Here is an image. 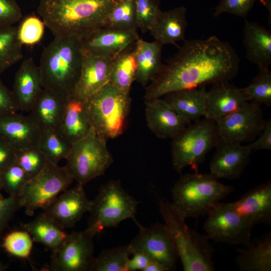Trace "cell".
I'll return each instance as SVG.
<instances>
[{"label":"cell","mask_w":271,"mask_h":271,"mask_svg":"<svg viewBox=\"0 0 271 271\" xmlns=\"http://www.w3.org/2000/svg\"><path fill=\"white\" fill-rule=\"evenodd\" d=\"M132 255V258H129L127 260L126 266V271H143L152 260L149 256L143 252H134Z\"/></svg>","instance_id":"681fc988"},{"label":"cell","mask_w":271,"mask_h":271,"mask_svg":"<svg viewBox=\"0 0 271 271\" xmlns=\"http://www.w3.org/2000/svg\"><path fill=\"white\" fill-rule=\"evenodd\" d=\"M119 0H39L37 13L55 36L79 39L102 27Z\"/></svg>","instance_id":"7a4b0ae2"},{"label":"cell","mask_w":271,"mask_h":271,"mask_svg":"<svg viewBox=\"0 0 271 271\" xmlns=\"http://www.w3.org/2000/svg\"><path fill=\"white\" fill-rule=\"evenodd\" d=\"M139 232L127 245L130 254L140 252L162 264L168 271L176 268L179 258L171 232L166 224L142 226L135 219Z\"/></svg>","instance_id":"7c38bea8"},{"label":"cell","mask_w":271,"mask_h":271,"mask_svg":"<svg viewBox=\"0 0 271 271\" xmlns=\"http://www.w3.org/2000/svg\"><path fill=\"white\" fill-rule=\"evenodd\" d=\"M8 268L7 265L0 261V271L6 270Z\"/></svg>","instance_id":"f5cc1de1"},{"label":"cell","mask_w":271,"mask_h":271,"mask_svg":"<svg viewBox=\"0 0 271 271\" xmlns=\"http://www.w3.org/2000/svg\"><path fill=\"white\" fill-rule=\"evenodd\" d=\"M2 189H3V188H2V184H1V180H0V191Z\"/></svg>","instance_id":"db71d44e"},{"label":"cell","mask_w":271,"mask_h":271,"mask_svg":"<svg viewBox=\"0 0 271 271\" xmlns=\"http://www.w3.org/2000/svg\"><path fill=\"white\" fill-rule=\"evenodd\" d=\"M48 161L38 147L17 151L16 163L31 178L38 174Z\"/></svg>","instance_id":"b9f144b4"},{"label":"cell","mask_w":271,"mask_h":271,"mask_svg":"<svg viewBox=\"0 0 271 271\" xmlns=\"http://www.w3.org/2000/svg\"><path fill=\"white\" fill-rule=\"evenodd\" d=\"M94 235L86 229L68 234L52 250L49 269L52 271H90L94 256Z\"/></svg>","instance_id":"4fadbf2b"},{"label":"cell","mask_w":271,"mask_h":271,"mask_svg":"<svg viewBox=\"0 0 271 271\" xmlns=\"http://www.w3.org/2000/svg\"><path fill=\"white\" fill-rule=\"evenodd\" d=\"M186 14L187 9L184 6L161 11L149 31L154 40L163 45H176L177 42L184 40L188 25Z\"/></svg>","instance_id":"f1b7e54d"},{"label":"cell","mask_w":271,"mask_h":271,"mask_svg":"<svg viewBox=\"0 0 271 271\" xmlns=\"http://www.w3.org/2000/svg\"><path fill=\"white\" fill-rule=\"evenodd\" d=\"M130 255L127 245L105 249L95 257L90 271H126Z\"/></svg>","instance_id":"d590c367"},{"label":"cell","mask_w":271,"mask_h":271,"mask_svg":"<svg viewBox=\"0 0 271 271\" xmlns=\"http://www.w3.org/2000/svg\"><path fill=\"white\" fill-rule=\"evenodd\" d=\"M22 17L21 9L16 0H0V27L14 25Z\"/></svg>","instance_id":"f6af8a7d"},{"label":"cell","mask_w":271,"mask_h":271,"mask_svg":"<svg viewBox=\"0 0 271 271\" xmlns=\"http://www.w3.org/2000/svg\"><path fill=\"white\" fill-rule=\"evenodd\" d=\"M159 210L170 229L185 271H214V249L206 236L190 228L171 202L161 201Z\"/></svg>","instance_id":"5b68a950"},{"label":"cell","mask_w":271,"mask_h":271,"mask_svg":"<svg viewBox=\"0 0 271 271\" xmlns=\"http://www.w3.org/2000/svg\"><path fill=\"white\" fill-rule=\"evenodd\" d=\"M240 250L236 262L241 271L271 270V234L268 233L256 243Z\"/></svg>","instance_id":"4dcf8cb0"},{"label":"cell","mask_w":271,"mask_h":271,"mask_svg":"<svg viewBox=\"0 0 271 271\" xmlns=\"http://www.w3.org/2000/svg\"><path fill=\"white\" fill-rule=\"evenodd\" d=\"M66 168L48 162L44 169L26 183L19 195L21 206L29 216L47 208L74 181Z\"/></svg>","instance_id":"30bf717a"},{"label":"cell","mask_w":271,"mask_h":271,"mask_svg":"<svg viewBox=\"0 0 271 271\" xmlns=\"http://www.w3.org/2000/svg\"><path fill=\"white\" fill-rule=\"evenodd\" d=\"M65 167L77 183L85 185L104 174L113 160L106 141L92 127L89 133L73 145Z\"/></svg>","instance_id":"9c48e42d"},{"label":"cell","mask_w":271,"mask_h":271,"mask_svg":"<svg viewBox=\"0 0 271 271\" xmlns=\"http://www.w3.org/2000/svg\"><path fill=\"white\" fill-rule=\"evenodd\" d=\"M239 64L232 46L216 36L185 40L145 87V101L175 91L228 82L236 76Z\"/></svg>","instance_id":"6da1fadb"},{"label":"cell","mask_w":271,"mask_h":271,"mask_svg":"<svg viewBox=\"0 0 271 271\" xmlns=\"http://www.w3.org/2000/svg\"><path fill=\"white\" fill-rule=\"evenodd\" d=\"M139 38L137 31L102 26L80 40L84 54L115 57L133 45Z\"/></svg>","instance_id":"e0dca14e"},{"label":"cell","mask_w":271,"mask_h":271,"mask_svg":"<svg viewBox=\"0 0 271 271\" xmlns=\"http://www.w3.org/2000/svg\"><path fill=\"white\" fill-rule=\"evenodd\" d=\"M2 247L10 254L19 258H25L30 255L33 239L26 231H14L4 238Z\"/></svg>","instance_id":"f35d334b"},{"label":"cell","mask_w":271,"mask_h":271,"mask_svg":"<svg viewBox=\"0 0 271 271\" xmlns=\"http://www.w3.org/2000/svg\"><path fill=\"white\" fill-rule=\"evenodd\" d=\"M16 150L0 137V175L6 168L16 162Z\"/></svg>","instance_id":"7dc6e473"},{"label":"cell","mask_w":271,"mask_h":271,"mask_svg":"<svg viewBox=\"0 0 271 271\" xmlns=\"http://www.w3.org/2000/svg\"><path fill=\"white\" fill-rule=\"evenodd\" d=\"M248 101L259 105L271 106V72L268 69L259 73L246 87L241 88Z\"/></svg>","instance_id":"8d00e7d4"},{"label":"cell","mask_w":271,"mask_h":271,"mask_svg":"<svg viewBox=\"0 0 271 271\" xmlns=\"http://www.w3.org/2000/svg\"><path fill=\"white\" fill-rule=\"evenodd\" d=\"M41 130L28 116L16 113L0 115V137L17 151L38 147Z\"/></svg>","instance_id":"d6986e66"},{"label":"cell","mask_w":271,"mask_h":271,"mask_svg":"<svg viewBox=\"0 0 271 271\" xmlns=\"http://www.w3.org/2000/svg\"><path fill=\"white\" fill-rule=\"evenodd\" d=\"M251 150H270L271 149V119L265 121L263 129L260 136L253 142L247 145Z\"/></svg>","instance_id":"c3c4849f"},{"label":"cell","mask_w":271,"mask_h":271,"mask_svg":"<svg viewBox=\"0 0 271 271\" xmlns=\"http://www.w3.org/2000/svg\"><path fill=\"white\" fill-rule=\"evenodd\" d=\"M265 121L261 106L247 101L215 122L220 140L241 143L250 141L260 134Z\"/></svg>","instance_id":"5bb4252c"},{"label":"cell","mask_w":271,"mask_h":271,"mask_svg":"<svg viewBox=\"0 0 271 271\" xmlns=\"http://www.w3.org/2000/svg\"><path fill=\"white\" fill-rule=\"evenodd\" d=\"M145 116L148 127L160 139H172L187 126L161 97L145 101Z\"/></svg>","instance_id":"44dd1931"},{"label":"cell","mask_w":271,"mask_h":271,"mask_svg":"<svg viewBox=\"0 0 271 271\" xmlns=\"http://www.w3.org/2000/svg\"><path fill=\"white\" fill-rule=\"evenodd\" d=\"M43 21L35 15L26 17L17 27L18 36L22 45L33 46L42 39L45 27Z\"/></svg>","instance_id":"74e56055"},{"label":"cell","mask_w":271,"mask_h":271,"mask_svg":"<svg viewBox=\"0 0 271 271\" xmlns=\"http://www.w3.org/2000/svg\"><path fill=\"white\" fill-rule=\"evenodd\" d=\"M163 97L187 125L205 116L207 98L206 86L173 91Z\"/></svg>","instance_id":"603a6c76"},{"label":"cell","mask_w":271,"mask_h":271,"mask_svg":"<svg viewBox=\"0 0 271 271\" xmlns=\"http://www.w3.org/2000/svg\"><path fill=\"white\" fill-rule=\"evenodd\" d=\"M21 226L30 234L33 241L52 251L60 245L68 234L64 229L44 213L32 221L21 223Z\"/></svg>","instance_id":"f546056e"},{"label":"cell","mask_w":271,"mask_h":271,"mask_svg":"<svg viewBox=\"0 0 271 271\" xmlns=\"http://www.w3.org/2000/svg\"><path fill=\"white\" fill-rule=\"evenodd\" d=\"M135 10L138 28L143 33L150 31L162 11L159 0H135Z\"/></svg>","instance_id":"60d3db41"},{"label":"cell","mask_w":271,"mask_h":271,"mask_svg":"<svg viewBox=\"0 0 271 271\" xmlns=\"http://www.w3.org/2000/svg\"><path fill=\"white\" fill-rule=\"evenodd\" d=\"M103 26L120 30L137 31L135 0H119Z\"/></svg>","instance_id":"e575fe53"},{"label":"cell","mask_w":271,"mask_h":271,"mask_svg":"<svg viewBox=\"0 0 271 271\" xmlns=\"http://www.w3.org/2000/svg\"><path fill=\"white\" fill-rule=\"evenodd\" d=\"M218 180L209 173L181 175L171 189V203L186 219L207 214L234 190Z\"/></svg>","instance_id":"277c9868"},{"label":"cell","mask_w":271,"mask_h":271,"mask_svg":"<svg viewBox=\"0 0 271 271\" xmlns=\"http://www.w3.org/2000/svg\"><path fill=\"white\" fill-rule=\"evenodd\" d=\"M87 101L67 97L58 132L72 145L85 137L92 128Z\"/></svg>","instance_id":"484cf974"},{"label":"cell","mask_w":271,"mask_h":271,"mask_svg":"<svg viewBox=\"0 0 271 271\" xmlns=\"http://www.w3.org/2000/svg\"><path fill=\"white\" fill-rule=\"evenodd\" d=\"M138 206V202L123 189L119 180H110L100 187L91 200L86 229L95 236L125 219L134 220Z\"/></svg>","instance_id":"52a82bcc"},{"label":"cell","mask_w":271,"mask_h":271,"mask_svg":"<svg viewBox=\"0 0 271 271\" xmlns=\"http://www.w3.org/2000/svg\"><path fill=\"white\" fill-rule=\"evenodd\" d=\"M261 3L267 9L268 13V20L269 24L271 23V0H262Z\"/></svg>","instance_id":"816d5d0a"},{"label":"cell","mask_w":271,"mask_h":271,"mask_svg":"<svg viewBox=\"0 0 271 271\" xmlns=\"http://www.w3.org/2000/svg\"><path fill=\"white\" fill-rule=\"evenodd\" d=\"M209 164V173L216 178H239L250 160L251 150L239 143L220 139Z\"/></svg>","instance_id":"2e32d148"},{"label":"cell","mask_w":271,"mask_h":271,"mask_svg":"<svg viewBox=\"0 0 271 271\" xmlns=\"http://www.w3.org/2000/svg\"><path fill=\"white\" fill-rule=\"evenodd\" d=\"M21 207L18 196L4 197L0 194V237L15 213Z\"/></svg>","instance_id":"ee69618b"},{"label":"cell","mask_w":271,"mask_h":271,"mask_svg":"<svg viewBox=\"0 0 271 271\" xmlns=\"http://www.w3.org/2000/svg\"><path fill=\"white\" fill-rule=\"evenodd\" d=\"M72 147L57 130L41 132L38 148L51 163L58 164L61 160L66 159Z\"/></svg>","instance_id":"836d02e7"},{"label":"cell","mask_w":271,"mask_h":271,"mask_svg":"<svg viewBox=\"0 0 271 271\" xmlns=\"http://www.w3.org/2000/svg\"><path fill=\"white\" fill-rule=\"evenodd\" d=\"M30 179L29 176L16 162L6 168L0 175L3 189L9 196L19 197Z\"/></svg>","instance_id":"ab89813d"},{"label":"cell","mask_w":271,"mask_h":271,"mask_svg":"<svg viewBox=\"0 0 271 271\" xmlns=\"http://www.w3.org/2000/svg\"><path fill=\"white\" fill-rule=\"evenodd\" d=\"M42 88L39 66L32 57L24 60L15 74L12 90L18 110L30 112Z\"/></svg>","instance_id":"7402d4cb"},{"label":"cell","mask_w":271,"mask_h":271,"mask_svg":"<svg viewBox=\"0 0 271 271\" xmlns=\"http://www.w3.org/2000/svg\"><path fill=\"white\" fill-rule=\"evenodd\" d=\"M256 1L261 0H220L214 8L213 16L217 17L227 13L245 18Z\"/></svg>","instance_id":"7bdbcfd3"},{"label":"cell","mask_w":271,"mask_h":271,"mask_svg":"<svg viewBox=\"0 0 271 271\" xmlns=\"http://www.w3.org/2000/svg\"><path fill=\"white\" fill-rule=\"evenodd\" d=\"M67 98L42 88L28 116L41 132L57 130L63 118Z\"/></svg>","instance_id":"d4e9b609"},{"label":"cell","mask_w":271,"mask_h":271,"mask_svg":"<svg viewBox=\"0 0 271 271\" xmlns=\"http://www.w3.org/2000/svg\"><path fill=\"white\" fill-rule=\"evenodd\" d=\"M172 140L173 167L181 173L187 166L198 172L199 166L220 138L216 122L205 117L187 125Z\"/></svg>","instance_id":"ba28073f"},{"label":"cell","mask_w":271,"mask_h":271,"mask_svg":"<svg viewBox=\"0 0 271 271\" xmlns=\"http://www.w3.org/2000/svg\"><path fill=\"white\" fill-rule=\"evenodd\" d=\"M87 104L92 127L98 137L107 142L123 133L131 106L129 93L108 82Z\"/></svg>","instance_id":"8992f818"},{"label":"cell","mask_w":271,"mask_h":271,"mask_svg":"<svg viewBox=\"0 0 271 271\" xmlns=\"http://www.w3.org/2000/svg\"><path fill=\"white\" fill-rule=\"evenodd\" d=\"M243 44L246 57L259 70L268 69L271 64V31L256 22L245 20Z\"/></svg>","instance_id":"4316f807"},{"label":"cell","mask_w":271,"mask_h":271,"mask_svg":"<svg viewBox=\"0 0 271 271\" xmlns=\"http://www.w3.org/2000/svg\"><path fill=\"white\" fill-rule=\"evenodd\" d=\"M22 46L18 36L17 27H0V75L23 59Z\"/></svg>","instance_id":"d6a6232c"},{"label":"cell","mask_w":271,"mask_h":271,"mask_svg":"<svg viewBox=\"0 0 271 271\" xmlns=\"http://www.w3.org/2000/svg\"><path fill=\"white\" fill-rule=\"evenodd\" d=\"M235 210L253 226L271 223V182L250 189L239 199L231 203Z\"/></svg>","instance_id":"ffe728a7"},{"label":"cell","mask_w":271,"mask_h":271,"mask_svg":"<svg viewBox=\"0 0 271 271\" xmlns=\"http://www.w3.org/2000/svg\"><path fill=\"white\" fill-rule=\"evenodd\" d=\"M17 110L12 91L4 84L0 77V115L16 113Z\"/></svg>","instance_id":"bcb514c9"},{"label":"cell","mask_w":271,"mask_h":271,"mask_svg":"<svg viewBox=\"0 0 271 271\" xmlns=\"http://www.w3.org/2000/svg\"><path fill=\"white\" fill-rule=\"evenodd\" d=\"M134 44L114 57L109 82L121 91L129 93L134 81L137 63Z\"/></svg>","instance_id":"1f68e13d"},{"label":"cell","mask_w":271,"mask_h":271,"mask_svg":"<svg viewBox=\"0 0 271 271\" xmlns=\"http://www.w3.org/2000/svg\"><path fill=\"white\" fill-rule=\"evenodd\" d=\"M207 215L203 229L208 239L233 245L250 243L253 225L235 210L231 203L220 202Z\"/></svg>","instance_id":"8fae6325"},{"label":"cell","mask_w":271,"mask_h":271,"mask_svg":"<svg viewBox=\"0 0 271 271\" xmlns=\"http://www.w3.org/2000/svg\"><path fill=\"white\" fill-rule=\"evenodd\" d=\"M247 101L241 88L228 82L213 84L207 91L204 117L216 121L235 111Z\"/></svg>","instance_id":"cb8c5ba5"},{"label":"cell","mask_w":271,"mask_h":271,"mask_svg":"<svg viewBox=\"0 0 271 271\" xmlns=\"http://www.w3.org/2000/svg\"><path fill=\"white\" fill-rule=\"evenodd\" d=\"M84 53L80 39L55 36L44 48L38 66L42 87L64 97L73 94Z\"/></svg>","instance_id":"3957f363"},{"label":"cell","mask_w":271,"mask_h":271,"mask_svg":"<svg viewBox=\"0 0 271 271\" xmlns=\"http://www.w3.org/2000/svg\"><path fill=\"white\" fill-rule=\"evenodd\" d=\"M143 271H168L167 268L159 262L152 260Z\"/></svg>","instance_id":"f907efd6"},{"label":"cell","mask_w":271,"mask_h":271,"mask_svg":"<svg viewBox=\"0 0 271 271\" xmlns=\"http://www.w3.org/2000/svg\"><path fill=\"white\" fill-rule=\"evenodd\" d=\"M163 46L156 41L148 42L140 38L134 44L137 63L134 81L144 87L156 78L162 69Z\"/></svg>","instance_id":"83f0119b"},{"label":"cell","mask_w":271,"mask_h":271,"mask_svg":"<svg viewBox=\"0 0 271 271\" xmlns=\"http://www.w3.org/2000/svg\"><path fill=\"white\" fill-rule=\"evenodd\" d=\"M114 57L84 54L72 96L87 101L109 81Z\"/></svg>","instance_id":"ac0fdd59"},{"label":"cell","mask_w":271,"mask_h":271,"mask_svg":"<svg viewBox=\"0 0 271 271\" xmlns=\"http://www.w3.org/2000/svg\"><path fill=\"white\" fill-rule=\"evenodd\" d=\"M91 204V200L86 196L84 185L77 183L75 186L62 192L44 210V213L65 229L73 227L89 212Z\"/></svg>","instance_id":"9a60e30c"}]
</instances>
